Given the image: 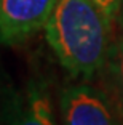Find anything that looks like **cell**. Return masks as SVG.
I'll return each instance as SVG.
<instances>
[{
  "label": "cell",
  "mask_w": 123,
  "mask_h": 125,
  "mask_svg": "<svg viewBox=\"0 0 123 125\" xmlns=\"http://www.w3.org/2000/svg\"><path fill=\"white\" fill-rule=\"evenodd\" d=\"M43 31L59 64L74 77H93L107 61L112 24L93 0H58Z\"/></svg>",
  "instance_id": "cell-1"
},
{
  "label": "cell",
  "mask_w": 123,
  "mask_h": 125,
  "mask_svg": "<svg viewBox=\"0 0 123 125\" xmlns=\"http://www.w3.org/2000/svg\"><path fill=\"white\" fill-rule=\"evenodd\" d=\"M7 125H58L53 101L38 82L27 85L15 98L8 111Z\"/></svg>",
  "instance_id": "cell-4"
},
{
  "label": "cell",
  "mask_w": 123,
  "mask_h": 125,
  "mask_svg": "<svg viewBox=\"0 0 123 125\" xmlns=\"http://www.w3.org/2000/svg\"><path fill=\"white\" fill-rule=\"evenodd\" d=\"M59 109L62 125H122L109 98L86 83L61 90Z\"/></svg>",
  "instance_id": "cell-2"
},
{
  "label": "cell",
  "mask_w": 123,
  "mask_h": 125,
  "mask_svg": "<svg viewBox=\"0 0 123 125\" xmlns=\"http://www.w3.org/2000/svg\"><path fill=\"white\" fill-rule=\"evenodd\" d=\"M58 0H0V43L19 45L43 31Z\"/></svg>",
  "instance_id": "cell-3"
},
{
  "label": "cell",
  "mask_w": 123,
  "mask_h": 125,
  "mask_svg": "<svg viewBox=\"0 0 123 125\" xmlns=\"http://www.w3.org/2000/svg\"><path fill=\"white\" fill-rule=\"evenodd\" d=\"M115 80H117V90H118L120 104L123 109V40L120 42L115 58Z\"/></svg>",
  "instance_id": "cell-6"
},
{
  "label": "cell",
  "mask_w": 123,
  "mask_h": 125,
  "mask_svg": "<svg viewBox=\"0 0 123 125\" xmlns=\"http://www.w3.org/2000/svg\"><path fill=\"white\" fill-rule=\"evenodd\" d=\"M102 10V13L105 15V18L109 19L110 24H115V21L118 19L120 11H122V2L123 0H93Z\"/></svg>",
  "instance_id": "cell-5"
}]
</instances>
